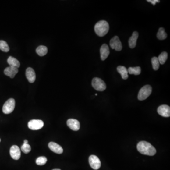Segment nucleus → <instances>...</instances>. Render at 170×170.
Returning <instances> with one entry per match:
<instances>
[{
  "label": "nucleus",
  "mask_w": 170,
  "mask_h": 170,
  "mask_svg": "<svg viewBox=\"0 0 170 170\" xmlns=\"http://www.w3.org/2000/svg\"><path fill=\"white\" fill-rule=\"evenodd\" d=\"M110 45L113 49L115 50L116 51H120L122 48V43L118 36H115L111 39L110 41Z\"/></svg>",
  "instance_id": "nucleus-8"
},
{
  "label": "nucleus",
  "mask_w": 170,
  "mask_h": 170,
  "mask_svg": "<svg viewBox=\"0 0 170 170\" xmlns=\"http://www.w3.org/2000/svg\"><path fill=\"white\" fill-rule=\"evenodd\" d=\"M136 147L139 152L145 155L153 156L157 153V150L153 146L147 141L140 142Z\"/></svg>",
  "instance_id": "nucleus-1"
},
{
  "label": "nucleus",
  "mask_w": 170,
  "mask_h": 170,
  "mask_svg": "<svg viewBox=\"0 0 170 170\" xmlns=\"http://www.w3.org/2000/svg\"><path fill=\"white\" fill-rule=\"evenodd\" d=\"M141 68L139 66L136 67H129L128 69V72L130 74H134L139 75L141 73Z\"/></svg>",
  "instance_id": "nucleus-21"
},
{
  "label": "nucleus",
  "mask_w": 170,
  "mask_h": 170,
  "mask_svg": "<svg viewBox=\"0 0 170 170\" xmlns=\"http://www.w3.org/2000/svg\"><path fill=\"white\" fill-rule=\"evenodd\" d=\"M1 139H0V142H1Z\"/></svg>",
  "instance_id": "nucleus-31"
},
{
  "label": "nucleus",
  "mask_w": 170,
  "mask_h": 170,
  "mask_svg": "<svg viewBox=\"0 0 170 170\" xmlns=\"http://www.w3.org/2000/svg\"><path fill=\"white\" fill-rule=\"evenodd\" d=\"M147 2L152 3L154 5L155 3L157 2H160L159 0H147Z\"/></svg>",
  "instance_id": "nucleus-27"
},
{
  "label": "nucleus",
  "mask_w": 170,
  "mask_h": 170,
  "mask_svg": "<svg viewBox=\"0 0 170 170\" xmlns=\"http://www.w3.org/2000/svg\"><path fill=\"white\" fill-rule=\"evenodd\" d=\"M158 58L159 63H161V64H165L168 58V54L166 51H164L159 55Z\"/></svg>",
  "instance_id": "nucleus-22"
},
{
  "label": "nucleus",
  "mask_w": 170,
  "mask_h": 170,
  "mask_svg": "<svg viewBox=\"0 0 170 170\" xmlns=\"http://www.w3.org/2000/svg\"><path fill=\"white\" fill-rule=\"evenodd\" d=\"M0 50L4 52H8L9 47L7 42L3 40H0Z\"/></svg>",
  "instance_id": "nucleus-23"
},
{
  "label": "nucleus",
  "mask_w": 170,
  "mask_h": 170,
  "mask_svg": "<svg viewBox=\"0 0 170 170\" xmlns=\"http://www.w3.org/2000/svg\"><path fill=\"white\" fill-rule=\"evenodd\" d=\"M100 55L101 59L102 61H104L109 55L110 50L107 44H104L100 48Z\"/></svg>",
  "instance_id": "nucleus-15"
},
{
  "label": "nucleus",
  "mask_w": 170,
  "mask_h": 170,
  "mask_svg": "<svg viewBox=\"0 0 170 170\" xmlns=\"http://www.w3.org/2000/svg\"><path fill=\"white\" fill-rule=\"evenodd\" d=\"M94 30L96 34L99 37H104L109 31V25L105 20H101L96 23L94 26Z\"/></svg>",
  "instance_id": "nucleus-2"
},
{
  "label": "nucleus",
  "mask_w": 170,
  "mask_h": 170,
  "mask_svg": "<svg viewBox=\"0 0 170 170\" xmlns=\"http://www.w3.org/2000/svg\"><path fill=\"white\" fill-rule=\"evenodd\" d=\"M15 107V101L14 99L10 98L4 103L2 107V112L5 114L12 113Z\"/></svg>",
  "instance_id": "nucleus-5"
},
{
  "label": "nucleus",
  "mask_w": 170,
  "mask_h": 170,
  "mask_svg": "<svg viewBox=\"0 0 170 170\" xmlns=\"http://www.w3.org/2000/svg\"><path fill=\"white\" fill-rule=\"evenodd\" d=\"M152 91V88L150 85H145L140 89L138 94V99L140 101L145 100L151 94Z\"/></svg>",
  "instance_id": "nucleus-3"
},
{
  "label": "nucleus",
  "mask_w": 170,
  "mask_h": 170,
  "mask_svg": "<svg viewBox=\"0 0 170 170\" xmlns=\"http://www.w3.org/2000/svg\"><path fill=\"white\" fill-rule=\"evenodd\" d=\"M48 147L51 150L55 153L61 154L63 153V150L62 147L54 142H50L48 144Z\"/></svg>",
  "instance_id": "nucleus-13"
},
{
  "label": "nucleus",
  "mask_w": 170,
  "mask_h": 170,
  "mask_svg": "<svg viewBox=\"0 0 170 170\" xmlns=\"http://www.w3.org/2000/svg\"><path fill=\"white\" fill-rule=\"evenodd\" d=\"M60 170V169H54V170Z\"/></svg>",
  "instance_id": "nucleus-29"
},
{
  "label": "nucleus",
  "mask_w": 170,
  "mask_h": 170,
  "mask_svg": "<svg viewBox=\"0 0 170 170\" xmlns=\"http://www.w3.org/2000/svg\"><path fill=\"white\" fill-rule=\"evenodd\" d=\"M44 125V123L42 120H32L28 122V127L31 130H38L41 129Z\"/></svg>",
  "instance_id": "nucleus-7"
},
{
  "label": "nucleus",
  "mask_w": 170,
  "mask_h": 170,
  "mask_svg": "<svg viewBox=\"0 0 170 170\" xmlns=\"http://www.w3.org/2000/svg\"><path fill=\"white\" fill-rule=\"evenodd\" d=\"M7 62L9 66L13 67L19 68L20 67V62L16 58H14L12 56H9L7 60Z\"/></svg>",
  "instance_id": "nucleus-18"
},
{
  "label": "nucleus",
  "mask_w": 170,
  "mask_h": 170,
  "mask_svg": "<svg viewBox=\"0 0 170 170\" xmlns=\"http://www.w3.org/2000/svg\"><path fill=\"white\" fill-rule=\"evenodd\" d=\"M21 150L25 154H27L30 152L31 148L30 146L28 144H23V145L21 146Z\"/></svg>",
  "instance_id": "nucleus-26"
},
{
  "label": "nucleus",
  "mask_w": 170,
  "mask_h": 170,
  "mask_svg": "<svg viewBox=\"0 0 170 170\" xmlns=\"http://www.w3.org/2000/svg\"><path fill=\"white\" fill-rule=\"evenodd\" d=\"M151 62L152 64L153 68L154 70H158L159 68V62L158 58L156 57H154L151 59Z\"/></svg>",
  "instance_id": "nucleus-24"
},
{
  "label": "nucleus",
  "mask_w": 170,
  "mask_h": 170,
  "mask_svg": "<svg viewBox=\"0 0 170 170\" xmlns=\"http://www.w3.org/2000/svg\"><path fill=\"white\" fill-rule=\"evenodd\" d=\"M9 153L12 158L14 160H19L21 156V151L20 148L16 145H13L11 147Z\"/></svg>",
  "instance_id": "nucleus-9"
},
{
  "label": "nucleus",
  "mask_w": 170,
  "mask_h": 170,
  "mask_svg": "<svg viewBox=\"0 0 170 170\" xmlns=\"http://www.w3.org/2000/svg\"><path fill=\"white\" fill-rule=\"evenodd\" d=\"M138 37H139V33L138 32H134L132 33V36L129 38V45L130 48H134L136 47Z\"/></svg>",
  "instance_id": "nucleus-16"
},
{
  "label": "nucleus",
  "mask_w": 170,
  "mask_h": 170,
  "mask_svg": "<svg viewBox=\"0 0 170 170\" xmlns=\"http://www.w3.org/2000/svg\"><path fill=\"white\" fill-rule=\"evenodd\" d=\"M92 86L94 89L98 91H103L105 90L106 88L105 82L98 78H94L93 79Z\"/></svg>",
  "instance_id": "nucleus-4"
},
{
  "label": "nucleus",
  "mask_w": 170,
  "mask_h": 170,
  "mask_svg": "<svg viewBox=\"0 0 170 170\" xmlns=\"http://www.w3.org/2000/svg\"><path fill=\"white\" fill-rule=\"evenodd\" d=\"M47 159L45 157H40L36 160V164L38 165H43L47 162Z\"/></svg>",
  "instance_id": "nucleus-25"
},
{
  "label": "nucleus",
  "mask_w": 170,
  "mask_h": 170,
  "mask_svg": "<svg viewBox=\"0 0 170 170\" xmlns=\"http://www.w3.org/2000/svg\"><path fill=\"white\" fill-rule=\"evenodd\" d=\"M95 95H96V96H97V94H95Z\"/></svg>",
  "instance_id": "nucleus-30"
},
{
  "label": "nucleus",
  "mask_w": 170,
  "mask_h": 170,
  "mask_svg": "<svg viewBox=\"0 0 170 170\" xmlns=\"http://www.w3.org/2000/svg\"><path fill=\"white\" fill-rule=\"evenodd\" d=\"M88 161L91 167L94 170H98L101 167V163L100 159L96 155H90Z\"/></svg>",
  "instance_id": "nucleus-6"
},
{
  "label": "nucleus",
  "mask_w": 170,
  "mask_h": 170,
  "mask_svg": "<svg viewBox=\"0 0 170 170\" xmlns=\"http://www.w3.org/2000/svg\"><path fill=\"white\" fill-rule=\"evenodd\" d=\"M117 72L121 75L122 79L127 80L128 78V72L125 67L123 66H118L117 68Z\"/></svg>",
  "instance_id": "nucleus-17"
},
{
  "label": "nucleus",
  "mask_w": 170,
  "mask_h": 170,
  "mask_svg": "<svg viewBox=\"0 0 170 170\" xmlns=\"http://www.w3.org/2000/svg\"><path fill=\"white\" fill-rule=\"evenodd\" d=\"M18 72H19V70H18V68L13 67H11V66L7 67L4 70V74L9 76L12 79L14 78L15 75L18 73Z\"/></svg>",
  "instance_id": "nucleus-14"
},
{
  "label": "nucleus",
  "mask_w": 170,
  "mask_h": 170,
  "mask_svg": "<svg viewBox=\"0 0 170 170\" xmlns=\"http://www.w3.org/2000/svg\"><path fill=\"white\" fill-rule=\"evenodd\" d=\"M158 112L162 116L169 117L170 116V106L165 104L161 105L158 108Z\"/></svg>",
  "instance_id": "nucleus-10"
},
{
  "label": "nucleus",
  "mask_w": 170,
  "mask_h": 170,
  "mask_svg": "<svg viewBox=\"0 0 170 170\" xmlns=\"http://www.w3.org/2000/svg\"><path fill=\"white\" fill-rule=\"evenodd\" d=\"M26 76L28 81L30 83H34L36 80V76L35 71L32 68L28 67L26 71Z\"/></svg>",
  "instance_id": "nucleus-12"
},
{
  "label": "nucleus",
  "mask_w": 170,
  "mask_h": 170,
  "mask_svg": "<svg viewBox=\"0 0 170 170\" xmlns=\"http://www.w3.org/2000/svg\"><path fill=\"white\" fill-rule=\"evenodd\" d=\"M24 144H28V141L27 140H25L24 141Z\"/></svg>",
  "instance_id": "nucleus-28"
},
{
  "label": "nucleus",
  "mask_w": 170,
  "mask_h": 170,
  "mask_svg": "<svg viewBox=\"0 0 170 170\" xmlns=\"http://www.w3.org/2000/svg\"><path fill=\"white\" fill-rule=\"evenodd\" d=\"M48 49L46 46L40 45L38 46L36 49V53L40 56H44L47 54Z\"/></svg>",
  "instance_id": "nucleus-19"
},
{
  "label": "nucleus",
  "mask_w": 170,
  "mask_h": 170,
  "mask_svg": "<svg viewBox=\"0 0 170 170\" xmlns=\"http://www.w3.org/2000/svg\"><path fill=\"white\" fill-rule=\"evenodd\" d=\"M167 37V35L166 32H165V29L163 27H160L159 29L158 34H157V37L159 40H163L166 39Z\"/></svg>",
  "instance_id": "nucleus-20"
},
{
  "label": "nucleus",
  "mask_w": 170,
  "mask_h": 170,
  "mask_svg": "<svg viewBox=\"0 0 170 170\" xmlns=\"http://www.w3.org/2000/svg\"><path fill=\"white\" fill-rule=\"evenodd\" d=\"M67 124L70 129L74 131H78L80 129V122L76 119H69L67 122Z\"/></svg>",
  "instance_id": "nucleus-11"
}]
</instances>
